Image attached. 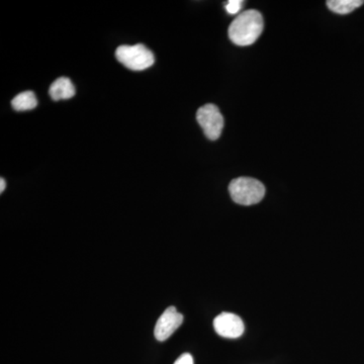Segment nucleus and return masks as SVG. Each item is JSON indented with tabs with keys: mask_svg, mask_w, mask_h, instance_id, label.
Returning <instances> with one entry per match:
<instances>
[{
	"mask_svg": "<svg viewBox=\"0 0 364 364\" xmlns=\"http://www.w3.org/2000/svg\"><path fill=\"white\" fill-rule=\"evenodd\" d=\"M229 193L232 200L238 205H252L264 198L265 188L257 179L239 177L230 183Z\"/></svg>",
	"mask_w": 364,
	"mask_h": 364,
	"instance_id": "nucleus-2",
	"label": "nucleus"
},
{
	"mask_svg": "<svg viewBox=\"0 0 364 364\" xmlns=\"http://www.w3.org/2000/svg\"><path fill=\"white\" fill-rule=\"evenodd\" d=\"M363 4V0H329L327 1V6L333 13L347 14L355 11Z\"/></svg>",
	"mask_w": 364,
	"mask_h": 364,
	"instance_id": "nucleus-9",
	"label": "nucleus"
},
{
	"mask_svg": "<svg viewBox=\"0 0 364 364\" xmlns=\"http://www.w3.org/2000/svg\"><path fill=\"white\" fill-rule=\"evenodd\" d=\"M264 28L262 14L257 11H244L229 26V38L235 45L250 46L257 41Z\"/></svg>",
	"mask_w": 364,
	"mask_h": 364,
	"instance_id": "nucleus-1",
	"label": "nucleus"
},
{
	"mask_svg": "<svg viewBox=\"0 0 364 364\" xmlns=\"http://www.w3.org/2000/svg\"><path fill=\"white\" fill-rule=\"evenodd\" d=\"M11 105L18 112L30 111L37 107L38 100L33 91H25L11 100Z\"/></svg>",
	"mask_w": 364,
	"mask_h": 364,
	"instance_id": "nucleus-8",
	"label": "nucleus"
},
{
	"mask_svg": "<svg viewBox=\"0 0 364 364\" xmlns=\"http://www.w3.org/2000/svg\"><path fill=\"white\" fill-rule=\"evenodd\" d=\"M215 331L224 338L235 339L242 336L245 330L243 321L233 313H222L214 320Z\"/></svg>",
	"mask_w": 364,
	"mask_h": 364,
	"instance_id": "nucleus-6",
	"label": "nucleus"
},
{
	"mask_svg": "<svg viewBox=\"0 0 364 364\" xmlns=\"http://www.w3.org/2000/svg\"><path fill=\"white\" fill-rule=\"evenodd\" d=\"M183 316L176 310V306H169L158 318L155 325L154 335L158 341H165L181 327Z\"/></svg>",
	"mask_w": 364,
	"mask_h": 364,
	"instance_id": "nucleus-5",
	"label": "nucleus"
},
{
	"mask_svg": "<svg viewBox=\"0 0 364 364\" xmlns=\"http://www.w3.org/2000/svg\"><path fill=\"white\" fill-rule=\"evenodd\" d=\"M6 183L4 178L0 179V193H4L6 189Z\"/></svg>",
	"mask_w": 364,
	"mask_h": 364,
	"instance_id": "nucleus-12",
	"label": "nucleus"
},
{
	"mask_svg": "<svg viewBox=\"0 0 364 364\" xmlns=\"http://www.w3.org/2000/svg\"><path fill=\"white\" fill-rule=\"evenodd\" d=\"M116 57L119 63L134 71L145 70L155 62L153 53L142 44L121 46L117 49Z\"/></svg>",
	"mask_w": 364,
	"mask_h": 364,
	"instance_id": "nucleus-3",
	"label": "nucleus"
},
{
	"mask_svg": "<svg viewBox=\"0 0 364 364\" xmlns=\"http://www.w3.org/2000/svg\"><path fill=\"white\" fill-rule=\"evenodd\" d=\"M49 95L54 100H69L75 95V87L70 79L60 77L50 86Z\"/></svg>",
	"mask_w": 364,
	"mask_h": 364,
	"instance_id": "nucleus-7",
	"label": "nucleus"
},
{
	"mask_svg": "<svg viewBox=\"0 0 364 364\" xmlns=\"http://www.w3.org/2000/svg\"><path fill=\"white\" fill-rule=\"evenodd\" d=\"M242 6H243V1L242 0H230L226 4L227 13L230 14H236L241 11Z\"/></svg>",
	"mask_w": 364,
	"mask_h": 364,
	"instance_id": "nucleus-10",
	"label": "nucleus"
},
{
	"mask_svg": "<svg viewBox=\"0 0 364 364\" xmlns=\"http://www.w3.org/2000/svg\"><path fill=\"white\" fill-rule=\"evenodd\" d=\"M174 364H193V358L189 353L182 354Z\"/></svg>",
	"mask_w": 364,
	"mask_h": 364,
	"instance_id": "nucleus-11",
	"label": "nucleus"
},
{
	"mask_svg": "<svg viewBox=\"0 0 364 364\" xmlns=\"http://www.w3.org/2000/svg\"><path fill=\"white\" fill-rule=\"evenodd\" d=\"M196 119L208 139L215 141L221 136L225 122L224 117L217 105H203L196 112Z\"/></svg>",
	"mask_w": 364,
	"mask_h": 364,
	"instance_id": "nucleus-4",
	"label": "nucleus"
}]
</instances>
